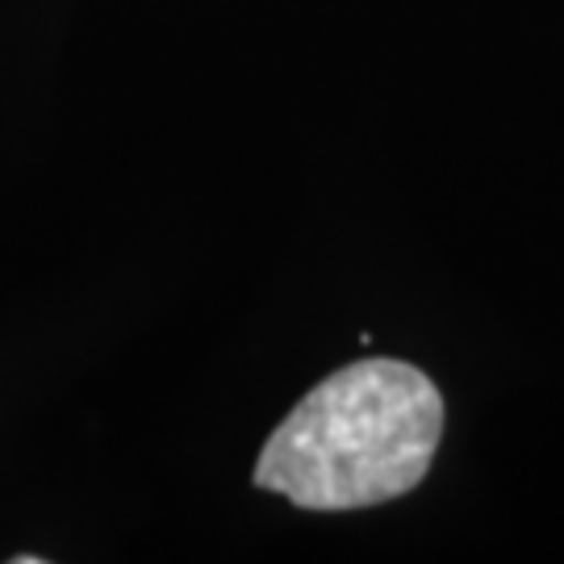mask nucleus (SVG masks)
<instances>
[{
    "instance_id": "f257e3e1",
    "label": "nucleus",
    "mask_w": 564,
    "mask_h": 564,
    "mask_svg": "<svg viewBox=\"0 0 564 564\" xmlns=\"http://www.w3.org/2000/svg\"><path fill=\"white\" fill-rule=\"evenodd\" d=\"M444 435V398L405 360H360L318 381L272 431L256 485L302 510H364L419 489Z\"/></svg>"
}]
</instances>
